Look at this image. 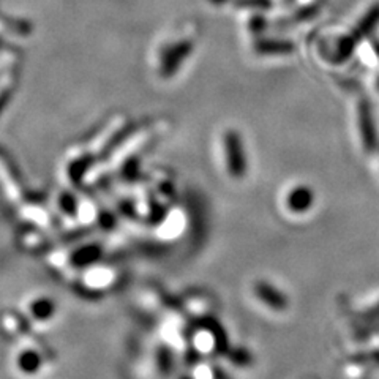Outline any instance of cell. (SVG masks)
Segmentation results:
<instances>
[{
	"mask_svg": "<svg viewBox=\"0 0 379 379\" xmlns=\"http://www.w3.org/2000/svg\"><path fill=\"white\" fill-rule=\"evenodd\" d=\"M19 370L22 373H27V375H33L40 370V365H42V357L40 354L32 351V349H27V351H22L19 359H18Z\"/></svg>",
	"mask_w": 379,
	"mask_h": 379,
	"instance_id": "6",
	"label": "cell"
},
{
	"mask_svg": "<svg viewBox=\"0 0 379 379\" xmlns=\"http://www.w3.org/2000/svg\"><path fill=\"white\" fill-rule=\"evenodd\" d=\"M218 330H214V327H204L199 329L193 337V344L201 353H214L218 349Z\"/></svg>",
	"mask_w": 379,
	"mask_h": 379,
	"instance_id": "4",
	"label": "cell"
},
{
	"mask_svg": "<svg viewBox=\"0 0 379 379\" xmlns=\"http://www.w3.org/2000/svg\"><path fill=\"white\" fill-rule=\"evenodd\" d=\"M180 379H193V378H188V376H183V378H180Z\"/></svg>",
	"mask_w": 379,
	"mask_h": 379,
	"instance_id": "7",
	"label": "cell"
},
{
	"mask_svg": "<svg viewBox=\"0 0 379 379\" xmlns=\"http://www.w3.org/2000/svg\"><path fill=\"white\" fill-rule=\"evenodd\" d=\"M253 296L256 301L267 310L275 313H281L288 308V298L278 288H275L269 281H256L253 286Z\"/></svg>",
	"mask_w": 379,
	"mask_h": 379,
	"instance_id": "2",
	"label": "cell"
},
{
	"mask_svg": "<svg viewBox=\"0 0 379 379\" xmlns=\"http://www.w3.org/2000/svg\"><path fill=\"white\" fill-rule=\"evenodd\" d=\"M54 312H56V303L53 298H48V297L35 298L31 305V313L33 318L38 321L51 319L54 316Z\"/></svg>",
	"mask_w": 379,
	"mask_h": 379,
	"instance_id": "5",
	"label": "cell"
},
{
	"mask_svg": "<svg viewBox=\"0 0 379 379\" xmlns=\"http://www.w3.org/2000/svg\"><path fill=\"white\" fill-rule=\"evenodd\" d=\"M221 153H223V166H225L226 174L234 180H242L246 176L249 163H246L245 149L239 135L235 131H226L221 137Z\"/></svg>",
	"mask_w": 379,
	"mask_h": 379,
	"instance_id": "1",
	"label": "cell"
},
{
	"mask_svg": "<svg viewBox=\"0 0 379 379\" xmlns=\"http://www.w3.org/2000/svg\"><path fill=\"white\" fill-rule=\"evenodd\" d=\"M283 205L289 214H302L312 205V192L305 185H294L283 194Z\"/></svg>",
	"mask_w": 379,
	"mask_h": 379,
	"instance_id": "3",
	"label": "cell"
}]
</instances>
